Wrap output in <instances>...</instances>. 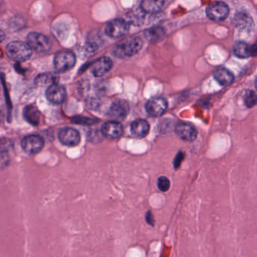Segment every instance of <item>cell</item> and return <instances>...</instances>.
Listing matches in <instances>:
<instances>
[{
  "instance_id": "6da1fadb",
  "label": "cell",
  "mask_w": 257,
  "mask_h": 257,
  "mask_svg": "<svg viewBox=\"0 0 257 257\" xmlns=\"http://www.w3.org/2000/svg\"><path fill=\"white\" fill-rule=\"evenodd\" d=\"M7 56L13 61L24 62L31 58L33 50L29 45L25 42L14 41L7 46Z\"/></svg>"
},
{
  "instance_id": "7a4b0ae2",
  "label": "cell",
  "mask_w": 257,
  "mask_h": 257,
  "mask_svg": "<svg viewBox=\"0 0 257 257\" xmlns=\"http://www.w3.org/2000/svg\"><path fill=\"white\" fill-rule=\"evenodd\" d=\"M143 41L140 37H134L124 40L114 49V54L118 58L132 57L142 49Z\"/></svg>"
},
{
  "instance_id": "3957f363",
  "label": "cell",
  "mask_w": 257,
  "mask_h": 257,
  "mask_svg": "<svg viewBox=\"0 0 257 257\" xmlns=\"http://www.w3.org/2000/svg\"><path fill=\"white\" fill-rule=\"evenodd\" d=\"M76 62V55L70 51H60L54 58V65L59 73H64L71 70L74 67Z\"/></svg>"
},
{
  "instance_id": "277c9868",
  "label": "cell",
  "mask_w": 257,
  "mask_h": 257,
  "mask_svg": "<svg viewBox=\"0 0 257 257\" xmlns=\"http://www.w3.org/2000/svg\"><path fill=\"white\" fill-rule=\"evenodd\" d=\"M27 43L32 50L38 53H46L52 47L49 39L46 36L37 32L28 34L27 37Z\"/></svg>"
},
{
  "instance_id": "5b68a950",
  "label": "cell",
  "mask_w": 257,
  "mask_h": 257,
  "mask_svg": "<svg viewBox=\"0 0 257 257\" xmlns=\"http://www.w3.org/2000/svg\"><path fill=\"white\" fill-rule=\"evenodd\" d=\"M206 13L210 20L221 22L228 17L229 8L225 3L216 1L207 6Z\"/></svg>"
},
{
  "instance_id": "8992f818",
  "label": "cell",
  "mask_w": 257,
  "mask_h": 257,
  "mask_svg": "<svg viewBox=\"0 0 257 257\" xmlns=\"http://www.w3.org/2000/svg\"><path fill=\"white\" fill-rule=\"evenodd\" d=\"M130 25L123 19H115L106 25L105 31L111 38L118 39L124 37L128 33Z\"/></svg>"
},
{
  "instance_id": "52a82bcc",
  "label": "cell",
  "mask_w": 257,
  "mask_h": 257,
  "mask_svg": "<svg viewBox=\"0 0 257 257\" xmlns=\"http://www.w3.org/2000/svg\"><path fill=\"white\" fill-rule=\"evenodd\" d=\"M44 147V141L38 135H29L22 141V147L28 155H36L40 153Z\"/></svg>"
},
{
  "instance_id": "ba28073f",
  "label": "cell",
  "mask_w": 257,
  "mask_h": 257,
  "mask_svg": "<svg viewBox=\"0 0 257 257\" xmlns=\"http://www.w3.org/2000/svg\"><path fill=\"white\" fill-rule=\"evenodd\" d=\"M168 108V102L163 97H154L146 103L145 109L147 113L153 117H159L163 115Z\"/></svg>"
},
{
  "instance_id": "9c48e42d",
  "label": "cell",
  "mask_w": 257,
  "mask_h": 257,
  "mask_svg": "<svg viewBox=\"0 0 257 257\" xmlns=\"http://www.w3.org/2000/svg\"><path fill=\"white\" fill-rule=\"evenodd\" d=\"M46 98L54 104H61L67 97V91L63 85L58 83L49 85L46 92Z\"/></svg>"
},
{
  "instance_id": "30bf717a",
  "label": "cell",
  "mask_w": 257,
  "mask_h": 257,
  "mask_svg": "<svg viewBox=\"0 0 257 257\" xmlns=\"http://www.w3.org/2000/svg\"><path fill=\"white\" fill-rule=\"evenodd\" d=\"M128 103L126 100H117L112 103L109 110V116L114 121H122L129 113Z\"/></svg>"
},
{
  "instance_id": "8fae6325",
  "label": "cell",
  "mask_w": 257,
  "mask_h": 257,
  "mask_svg": "<svg viewBox=\"0 0 257 257\" xmlns=\"http://www.w3.org/2000/svg\"><path fill=\"white\" fill-rule=\"evenodd\" d=\"M61 144L67 147H76L80 143V134L73 127H64L58 134Z\"/></svg>"
},
{
  "instance_id": "7c38bea8",
  "label": "cell",
  "mask_w": 257,
  "mask_h": 257,
  "mask_svg": "<svg viewBox=\"0 0 257 257\" xmlns=\"http://www.w3.org/2000/svg\"><path fill=\"white\" fill-rule=\"evenodd\" d=\"M101 133L103 137L109 140L119 138L123 134V127L121 123L117 121H109L103 123L101 127Z\"/></svg>"
},
{
  "instance_id": "4fadbf2b",
  "label": "cell",
  "mask_w": 257,
  "mask_h": 257,
  "mask_svg": "<svg viewBox=\"0 0 257 257\" xmlns=\"http://www.w3.org/2000/svg\"><path fill=\"white\" fill-rule=\"evenodd\" d=\"M112 67V61L108 57L99 58L93 64L91 73L95 77H101L106 75Z\"/></svg>"
},
{
  "instance_id": "5bb4252c",
  "label": "cell",
  "mask_w": 257,
  "mask_h": 257,
  "mask_svg": "<svg viewBox=\"0 0 257 257\" xmlns=\"http://www.w3.org/2000/svg\"><path fill=\"white\" fill-rule=\"evenodd\" d=\"M175 132L182 140L189 142L195 141L198 135V132L193 125L185 122L179 123L176 126Z\"/></svg>"
},
{
  "instance_id": "9a60e30c",
  "label": "cell",
  "mask_w": 257,
  "mask_h": 257,
  "mask_svg": "<svg viewBox=\"0 0 257 257\" xmlns=\"http://www.w3.org/2000/svg\"><path fill=\"white\" fill-rule=\"evenodd\" d=\"M233 53L237 58H247L256 55L255 44L250 46L244 42H237L232 48Z\"/></svg>"
},
{
  "instance_id": "2e32d148",
  "label": "cell",
  "mask_w": 257,
  "mask_h": 257,
  "mask_svg": "<svg viewBox=\"0 0 257 257\" xmlns=\"http://www.w3.org/2000/svg\"><path fill=\"white\" fill-rule=\"evenodd\" d=\"M150 124L144 119L135 120L131 124V132L135 138H144L150 132Z\"/></svg>"
},
{
  "instance_id": "e0dca14e",
  "label": "cell",
  "mask_w": 257,
  "mask_h": 257,
  "mask_svg": "<svg viewBox=\"0 0 257 257\" xmlns=\"http://www.w3.org/2000/svg\"><path fill=\"white\" fill-rule=\"evenodd\" d=\"M165 4V0H142L141 8L144 13L155 14L160 12Z\"/></svg>"
},
{
  "instance_id": "ac0fdd59",
  "label": "cell",
  "mask_w": 257,
  "mask_h": 257,
  "mask_svg": "<svg viewBox=\"0 0 257 257\" xmlns=\"http://www.w3.org/2000/svg\"><path fill=\"white\" fill-rule=\"evenodd\" d=\"M24 117L25 120L32 125H39L41 119V113L36 106L30 105L26 106L24 110Z\"/></svg>"
},
{
  "instance_id": "d6986e66",
  "label": "cell",
  "mask_w": 257,
  "mask_h": 257,
  "mask_svg": "<svg viewBox=\"0 0 257 257\" xmlns=\"http://www.w3.org/2000/svg\"><path fill=\"white\" fill-rule=\"evenodd\" d=\"M214 78L221 85L227 86L231 85L234 81L232 73L225 68L218 69L214 73Z\"/></svg>"
},
{
  "instance_id": "ffe728a7",
  "label": "cell",
  "mask_w": 257,
  "mask_h": 257,
  "mask_svg": "<svg viewBox=\"0 0 257 257\" xmlns=\"http://www.w3.org/2000/svg\"><path fill=\"white\" fill-rule=\"evenodd\" d=\"M58 75L54 73H45L39 75L35 79V84L40 86L45 85H51L52 84L57 83L58 81Z\"/></svg>"
},
{
  "instance_id": "44dd1931",
  "label": "cell",
  "mask_w": 257,
  "mask_h": 257,
  "mask_svg": "<svg viewBox=\"0 0 257 257\" xmlns=\"http://www.w3.org/2000/svg\"><path fill=\"white\" fill-rule=\"evenodd\" d=\"M165 32L163 28L158 27L146 31L144 35L148 41L156 43V42L160 41L165 37Z\"/></svg>"
},
{
  "instance_id": "7402d4cb",
  "label": "cell",
  "mask_w": 257,
  "mask_h": 257,
  "mask_svg": "<svg viewBox=\"0 0 257 257\" xmlns=\"http://www.w3.org/2000/svg\"><path fill=\"white\" fill-rule=\"evenodd\" d=\"M244 103L248 108H252L256 104V95L252 91H247L243 96Z\"/></svg>"
},
{
  "instance_id": "603a6c76",
  "label": "cell",
  "mask_w": 257,
  "mask_h": 257,
  "mask_svg": "<svg viewBox=\"0 0 257 257\" xmlns=\"http://www.w3.org/2000/svg\"><path fill=\"white\" fill-rule=\"evenodd\" d=\"M170 187H171V182L168 178L165 177H159L158 180V188L159 190L165 192L169 190Z\"/></svg>"
},
{
  "instance_id": "cb8c5ba5",
  "label": "cell",
  "mask_w": 257,
  "mask_h": 257,
  "mask_svg": "<svg viewBox=\"0 0 257 257\" xmlns=\"http://www.w3.org/2000/svg\"><path fill=\"white\" fill-rule=\"evenodd\" d=\"M9 159L8 155L0 154V166H5L8 164Z\"/></svg>"
},
{
  "instance_id": "d4e9b609",
  "label": "cell",
  "mask_w": 257,
  "mask_h": 257,
  "mask_svg": "<svg viewBox=\"0 0 257 257\" xmlns=\"http://www.w3.org/2000/svg\"><path fill=\"white\" fill-rule=\"evenodd\" d=\"M183 154H181V153H178L177 154V158L175 159V161H174V167L175 168H179V166L180 165V163H181L182 161L183 160Z\"/></svg>"
},
{
  "instance_id": "484cf974",
  "label": "cell",
  "mask_w": 257,
  "mask_h": 257,
  "mask_svg": "<svg viewBox=\"0 0 257 257\" xmlns=\"http://www.w3.org/2000/svg\"><path fill=\"white\" fill-rule=\"evenodd\" d=\"M78 123H82V124H91L95 122V120L91 119L89 118H78Z\"/></svg>"
},
{
  "instance_id": "4316f807",
  "label": "cell",
  "mask_w": 257,
  "mask_h": 257,
  "mask_svg": "<svg viewBox=\"0 0 257 257\" xmlns=\"http://www.w3.org/2000/svg\"><path fill=\"white\" fill-rule=\"evenodd\" d=\"M147 221L149 224L153 225V222H154V219H153V215H152L151 212L149 211L147 214Z\"/></svg>"
},
{
  "instance_id": "83f0119b",
  "label": "cell",
  "mask_w": 257,
  "mask_h": 257,
  "mask_svg": "<svg viewBox=\"0 0 257 257\" xmlns=\"http://www.w3.org/2000/svg\"><path fill=\"white\" fill-rule=\"evenodd\" d=\"M4 39H5V34H4V33L3 32V31L0 30V42L3 41Z\"/></svg>"
}]
</instances>
